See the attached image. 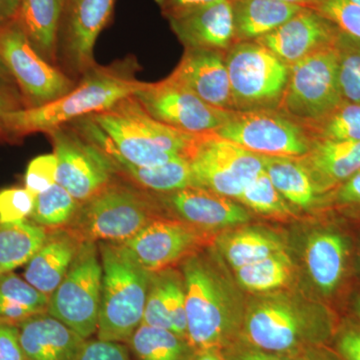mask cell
Here are the masks:
<instances>
[{
    "mask_svg": "<svg viewBox=\"0 0 360 360\" xmlns=\"http://www.w3.org/2000/svg\"><path fill=\"white\" fill-rule=\"evenodd\" d=\"M198 229L177 220L158 219L123 243L149 272L161 271L200 243Z\"/></svg>",
    "mask_w": 360,
    "mask_h": 360,
    "instance_id": "cell-16",
    "label": "cell"
},
{
    "mask_svg": "<svg viewBox=\"0 0 360 360\" xmlns=\"http://www.w3.org/2000/svg\"><path fill=\"white\" fill-rule=\"evenodd\" d=\"M49 231L25 221L0 224V274L27 264L46 241Z\"/></svg>",
    "mask_w": 360,
    "mask_h": 360,
    "instance_id": "cell-30",
    "label": "cell"
},
{
    "mask_svg": "<svg viewBox=\"0 0 360 360\" xmlns=\"http://www.w3.org/2000/svg\"><path fill=\"white\" fill-rule=\"evenodd\" d=\"M141 323L167 329L187 340L186 290L179 277L151 272Z\"/></svg>",
    "mask_w": 360,
    "mask_h": 360,
    "instance_id": "cell-25",
    "label": "cell"
},
{
    "mask_svg": "<svg viewBox=\"0 0 360 360\" xmlns=\"http://www.w3.org/2000/svg\"><path fill=\"white\" fill-rule=\"evenodd\" d=\"M340 34L338 26L328 18L303 7L290 20L255 41L291 66L312 52L336 44Z\"/></svg>",
    "mask_w": 360,
    "mask_h": 360,
    "instance_id": "cell-18",
    "label": "cell"
},
{
    "mask_svg": "<svg viewBox=\"0 0 360 360\" xmlns=\"http://www.w3.org/2000/svg\"><path fill=\"white\" fill-rule=\"evenodd\" d=\"M303 7L316 11L340 32L360 40V6L352 0H309Z\"/></svg>",
    "mask_w": 360,
    "mask_h": 360,
    "instance_id": "cell-38",
    "label": "cell"
},
{
    "mask_svg": "<svg viewBox=\"0 0 360 360\" xmlns=\"http://www.w3.org/2000/svg\"><path fill=\"white\" fill-rule=\"evenodd\" d=\"M103 266L97 340L127 343L143 317L151 272L123 243L99 241Z\"/></svg>",
    "mask_w": 360,
    "mask_h": 360,
    "instance_id": "cell-3",
    "label": "cell"
},
{
    "mask_svg": "<svg viewBox=\"0 0 360 360\" xmlns=\"http://www.w3.org/2000/svg\"><path fill=\"white\" fill-rule=\"evenodd\" d=\"M305 129L311 139L360 141V103L343 101L329 115Z\"/></svg>",
    "mask_w": 360,
    "mask_h": 360,
    "instance_id": "cell-34",
    "label": "cell"
},
{
    "mask_svg": "<svg viewBox=\"0 0 360 360\" xmlns=\"http://www.w3.org/2000/svg\"><path fill=\"white\" fill-rule=\"evenodd\" d=\"M214 134L257 155L302 158L311 137L303 125L277 108L232 111Z\"/></svg>",
    "mask_w": 360,
    "mask_h": 360,
    "instance_id": "cell-9",
    "label": "cell"
},
{
    "mask_svg": "<svg viewBox=\"0 0 360 360\" xmlns=\"http://www.w3.org/2000/svg\"><path fill=\"white\" fill-rule=\"evenodd\" d=\"M35 196L25 187L0 191V224H14L32 217Z\"/></svg>",
    "mask_w": 360,
    "mask_h": 360,
    "instance_id": "cell-39",
    "label": "cell"
},
{
    "mask_svg": "<svg viewBox=\"0 0 360 360\" xmlns=\"http://www.w3.org/2000/svg\"><path fill=\"white\" fill-rule=\"evenodd\" d=\"M315 360H335V359H330V357H323V359H315Z\"/></svg>",
    "mask_w": 360,
    "mask_h": 360,
    "instance_id": "cell-53",
    "label": "cell"
},
{
    "mask_svg": "<svg viewBox=\"0 0 360 360\" xmlns=\"http://www.w3.org/2000/svg\"><path fill=\"white\" fill-rule=\"evenodd\" d=\"M116 0H65L56 44V66L78 82L96 65L94 49L110 25Z\"/></svg>",
    "mask_w": 360,
    "mask_h": 360,
    "instance_id": "cell-13",
    "label": "cell"
},
{
    "mask_svg": "<svg viewBox=\"0 0 360 360\" xmlns=\"http://www.w3.org/2000/svg\"><path fill=\"white\" fill-rule=\"evenodd\" d=\"M319 194H328L360 172V141L311 139L307 155L298 158Z\"/></svg>",
    "mask_w": 360,
    "mask_h": 360,
    "instance_id": "cell-21",
    "label": "cell"
},
{
    "mask_svg": "<svg viewBox=\"0 0 360 360\" xmlns=\"http://www.w3.org/2000/svg\"><path fill=\"white\" fill-rule=\"evenodd\" d=\"M58 158L54 153L33 158L26 168L25 187L37 196L56 184Z\"/></svg>",
    "mask_w": 360,
    "mask_h": 360,
    "instance_id": "cell-40",
    "label": "cell"
},
{
    "mask_svg": "<svg viewBox=\"0 0 360 360\" xmlns=\"http://www.w3.org/2000/svg\"><path fill=\"white\" fill-rule=\"evenodd\" d=\"M20 2L21 0H0V28L16 20Z\"/></svg>",
    "mask_w": 360,
    "mask_h": 360,
    "instance_id": "cell-47",
    "label": "cell"
},
{
    "mask_svg": "<svg viewBox=\"0 0 360 360\" xmlns=\"http://www.w3.org/2000/svg\"><path fill=\"white\" fill-rule=\"evenodd\" d=\"M225 65L236 110L276 108L290 66L257 41H241L225 52Z\"/></svg>",
    "mask_w": 360,
    "mask_h": 360,
    "instance_id": "cell-7",
    "label": "cell"
},
{
    "mask_svg": "<svg viewBox=\"0 0 360 360\" xmlns=\"http://www.w3.org/2000/svg\"><path fill=\"white\" fill-rule=\"evenodd\" d=\"M336 348L343 360H360V326H345L338 336Z\"/></svg>",
    "mask_w": 360,
    "mask_h": 360,
    "instance_id": "cell-44",
    "label": "cell"
},
{
    "mask_svg": "<svg viewBox=\"0 0 360 360\" xmlns=\"http://www.w3.org/2000/svg\"><path fill=\"white\" fill-rule=\"evenodd\" d=\"M82 243L66 227L49 231L44 245L26 265L25 281L49 297L65 278Z\"/></svg>",
    "mask_w": 360,
    "mask_h": 360,
    "instance_id": "cell-24",
    "label": "cell"
},
{
    "mask_svg": "<svg viewBox=\"0 0 360 360\" xmlns=\"http://www.w3.org/2000/svg\"><path fill=\"white\" fill-rule=\"evenodd\" d=\"M236 44L255 41L302 11L303 6L277 0H232Z\"/></svg>",
    "mask_w": 360,
    "mask_h": 360,
    "instance_id": "cell-27",
    "label": "cell"
},
{
    "mask_svg": "<svg viewBox=\"0 0 360 360\" xmlns=\"http://www.w3.org/2000/svg\"><path fill=\"white\" fill-rule=\"evenodd\" d=\"M277 1L288 2V4H298V6H304L309 0H277Z\"/></svg>",
    "mask_w": 360,
    "mask_h": 360,
    "instance_id": "cell-51",
    "label": "cell"
},
{
    "mask_svg": "<svg viewBox=\"0 0 360 360\" xmlns=\"http://www.w3.org/2000/svg\"><path fill=\"white\" fill-rule=\"evenodd\" d=\"M356 311L357 314H359V316L360 317V297L359 298V300H357L356 302Z\"/></svg>",
    "mask_w": 360,
    "mask_h": 360,
    "instance_id": "cell-52",
    "label": "cell"
},
{
    "mask_svg": "<svg viewBox=\"0 0 360 360\" xmlns=\"http://www.w3.org/2000/svg\"><path fill=\"white\" fill-rule=\"evenodd\" d=\"M18 328L26 360H78L86 342L47 312L35 315Z\"/></svg>",
    "mask_w": 360,
    "mask_h": 360,
    "instance_id": "cell-22",
    "label": "cell"
},
{
    "mask_svg": "<svg viewBox=\"0 0 360 360\" xmlns=\"http://www.w3.org/2000/svg\"><path fill=\"white\" fill-rule=\"evenodd\" d=\"M234 360H292L283 354L265 352L259 348L253 347L250 349L239 352Z\"/></svg>",
    "mask_w": 360,
    "mask_h": 360,
    "instance_id": "cell-48",
    "label": "cell"
},
{
    "mask_svg": "<svg viewBox=\"0 0 360 360\" xmlns=\"http://www.w3.org/2000/svg\"><path fill=\"white\" fill-rule=\"evenodd\" d=\"M0 58L13 75L25 108L51 103L77 84L40 56L16 21L0 28Z\"/></svg>",
    "mask_w": 360,
    "mask_h": 360,
    "instance_id": "cell-10",
    "label": "cell"
},
{
    "mask_svg": "<svg viewBox=\"0 0 360 360\" xmlns=\"http://www.w3.org/2000/svg\"><path fill=\"white\" fill-rule=\"evenodd\" d=\"M187 341L196 352L217 350L231 340L236 315L224 285L205 262L191 257L184 267Z\"/></svg>",
    "mask_w": 360,
    "mask_h": 360,
    "instance_id": "cell-5",
    "label": "cell"
},
{
    "mask_svg": "<svg viewBox=\"0 0 360 360\" xmlns=\"http://www.w3.org/2000/svg\"><path fill=\"white\" fill-rule=\"evenodd\" d=\"M338 41L290 66L288 84L276 108L304 127L343 103L338 84Z\"/></svg>",
    "mask_w": 360,
    "mask_h": 360,
    "instance_id": "cell-6",
    "label": "cell"
},
{
    "mask_svg": "<svg viewBox=\"0 0 360 360\" xmlns=\"http://www.w3.org/2000/svg\"><path fill=\"white\" fill-rule=\"evenodd\" d=\"M167 21L186 15L217 0H155Z\"/></svg>",
    "mask_w": 360,
    "mask_h": 360,
    "instance_id": "cell-45",
    "label": "cell"
},
{
    "mask_svg": "<svg viewBox=\"0 0 360 360\" xmlns=\"http://www.w3.org/2000/svg\"><path fill=\"white\" fill-rule=\"evenodd\" d=\"M156 194L194 227L220 229L250 220L248 210L232 198L201 187L188 186L172 193Z\"/></svg>",
    "mask_w": 360,
    "mask_h": 360,
    "instance_id": "cell-20",
    "label": "cell"
},
{
    "mask_svg": "<svg viewBox=\"0 0 360 360\" xmlns=\"http://www.w3.org/2000/svg\"><path fill=\"white\" fill-rule=\"evenodd\" d=\"M238 200L262 214L288 215L291 213L290 202L277 191L265 170L246 186Z\"/></svg>",
    "mask_w": 360,
    "mask_h": 360,
    "instance_id": "cell-37",
    "label": "cell"
},
{
    "mask_svg": "<svg viewBox=\"0 0 360 360\" xmlns=\"http://www.w3.org/2000/svg\"><path fill=\"white\" fill-rule=\"evenodd\" d=\"M220 248L234 269L285 250L283 243L276 236L251 229H241L222 239Z\"/></svg>",
    "mask_w": 360,
    "mask_h": 360,
    "instance_id": "cell-32",
    "label": "cell"
},
{
    "mask_svg": "<svg viewBox=\"0 0 360 360\" xmlns=\"http://www.w3.org/2000/svg\"><path fill=\"white\" fill-rule=\"evenodd\" d=\"M189 162L193 186L236 200L264 170V156L214 134L201 135Z\"/></svg>",
    "mask_w": 360,
    "mask_h": 360,
    "instance_id": "cell-11",
    "label": "cell"
},
{
    "mask_svg": "<svg viewBox=\"0 0 360 360\" xmlns=\"http://www.w3.org/2000/svg\"><path fill=\"white\" fill-rule=\"evenodd\" d=\"M87 117L108 136L123 160L139 167H160L179 158L191 160L201 136L158 122L135 96Z\"/></svg>",
    "mask_w": 360,
    "mask_h": 360,
    "instance_id": "cell-2",
    "label": "cell"
},
{
    "mask_svg": "<svg viewBox=\"0 0 360 360\" xmlns=\"http://www.w3.org/2000/svg\"><path fill=\"white\" fill-rule=\"evenodd\" d=\"M193 360H224L217 350H205L196 354Z\"/></svg>",
    "mask_w": 360,
    "mask_h": 360,
    "instance_id": "cell-50",
    "label": "cell"
},
{
    "mask_svg": "<svg viewBox=\"0 0 360 360\" xmlns=\"http://www.w3.org/2000/svg\"><path fill=\"white\" fill-rule=\"evenodd\" d=\"M330 330L328 321L310 319L288 303L276 300L253 307L243 328L246 340L253 347L279 354L324 340Z\"/></svg>",
    "mask_w": 360,
    "mask_h": 360,
    "instance_id": "cell-14",
    "label": "cell"
},
{
    "mask_svg": "<svg viewBox=\"0 0 360 360\" xmlns=\"http://www.w3.org/2000/svg\"><path fill=\"white\" fill-rule=\"evenodd\" d=\"M236 270L238 283L250 291L266 292L283 288L292 276V262L285 250Z\"/></svg>",
    "mask_w": 360,
    "mask_h": 360,
    "instance_id": "cell-33",
    "label": "cell"
},
{
    "mask_svg": "<svg viewBox=\"0 0 360 360\" xmlns=\"http://www.w3.org/2000/svg\"><path fill=\"white\" fill-rule=\"evenodd\" d=\"M352 2H354V4H359L360 6V0H352Z\"/></svg>",
    "mask_w": 360,
    "mask_h": 360,
    "instance_id": "cell-54",
    "label": "cell"
},
{
    "mask_svg": "<svg viewBox=\"0 0 360 360\" xmlns=\"http://www.w3.org/2000/svg\"><path fill=\"white\" fill-rule=\"evenodd\" d=\"M65 0H21L16 23L37 52L56 65V44Z\"/></svg>",
    "mask_w": 360,
    "mask_h": 360,
    "instance_id": "cell-26",
    "label": "cell"
},
{
    "mask_svg": "<svg viewBox=\"0 0 360 360\" xmlns=\"http://www.w3.org/2000/svg\"><path fill=\"white\" fill-rule=\"evenodd\" d=\"M22 108H25V104L18 86H0V136L4 116Z\"/></svg>",
    "mask_w": 360,
    "mask_h": 360,
    "instance_id": "cell-46",
    "label": "cell"
},
{
    "mask_svg": "<svg viewBox=\"0 0 360 360\" xmlns=\"http://www.w3.org/2000/svg\"><path fill=\"white\" fill-rule=\"evenodd\" d=\"M49 300V296L13 272L0 274V323L20 326L35 315L47 312Z\"/></svg>",
    "mask_w": 360,
    "mask_h": 360,
    "instance_id": "cell-29",
    "label": "cell"
},
{
    "mask_svg": "<svg viewBox=\"0 0 360 360\" xmlns=\"http://www.w3.org/2000/svg\"><path fill=\"white\" fill-rule=\"evenodd\" d=\"M78 360H132L123 343L101 340H86Z\"/></svg>",
    "mask_w": 360,
    "mask_h": 360,
    "instance_id": "cell-41",
    "label": "cell"
},
{
    "mask_svg": "<svg viewBox=\"0 0 360 360\" xmlns=\"http://www.w3.org/2000/svg\"><path fill=\"white\" fill-rule=\"evenodd\" d=\"M134 56L112 63H96L79 78L68 94L45 105L7 113L2 120V143L16 144L35 134H47L63 125L112 108L118 101L135 96L146 86L136 75Z\"/></svg>",
    "mask_w": 360,
    "mask_h": 360,
    "instance_id": "cell-1",
    "label": "cell"
},
{
    "mask_svg": "<svg viewBox=\"0 0 360 360\" xmlns=\"http://www.w3.org/2000/svg\"><path fill=\"white\" fill-rule=\"evenodd\" d=\"M349 241L338 229L315 232L307 241L305 260L312 281L322 295L340 290L347 274Z\"/></svg>",
    "mask_w": 360,
    "mask_h": 360,
    "instance_id": "cell-23",
    "label": "cell"
},
{
    "mask_svg": "<svg viewBox=\"0 0 360 360\" xmlns=\"http://www.w3.org/2000/svg\"><path fill=\"white\" fill-rule=\"evenodd\" d=\"M127 343L135 360H193L198 354L186 338L146 324L139 326Z\"/></svg>",
    "mask_w": 360,
    "mask_h": 360,
    "instance_id": "cell-31",
    "label": "cell"
},
{
    "mask_svg": "<svg viewBox=\"0 0 360 360\" xmlns=\"http://www.w3.org/2000/svg\"><path fill=\"white\" fill-rule=\"evenodd\" d=\"M0 86H16L13 75L9 72L6 63L0 58Z\"/></svg>",
    "mask_w": 360,
    "mask_h": 360,
    "instance_id": "cell-49",
    "label": "cell"
},
{
    "mask_svg": "<svg viewBox=\"0 0 360 360\" xmlns=\"http://www.w3.org/2000/svg\"><path fill=\"white\" fill-rule=\"evenodd\" d=\"M58 158L56 184L82 203L117 177L108 155L72 123L49 134Z\"/></svg>",
    "mask_w": 360,
    "mask_h": 360,
    "instance_id": "cell-12",
    "label": "cell"
},
{
    "mask_svg": "<svg viewBox=\"0 0 360 360\" xmlns=\"http://www.w3.org/2000/svg\"><path fill=\"white\" fill-rule=\"evenodd\" d=\"M264 156V170L272 184L290 205L310 208L319 200V191L298 158Z\"/></svg>",
    "mask_w": 360,
    "mask_h": 360,
    "instance_id": "cell-28",
    "label": "cell"
},
{
    "mask_svg": "<svg viewBox=\"0 0 360 360\" xmlns=\"http://www.w3.org/2000/svg\"><path fill=\"white\" fill-rule=\"evenodd\" d=\"M326 196L329 202L335 207L360 213V172Z\"/></svg>",
    "mask_w": 360,
    "mask_h": 360,
    "instance_id": "cell-42",
    "label": "cell"
},
{
    "mask_svg": "<svg viewBox=\"0 0 360 360\" xmlns=\"http://www.w3.org/2000/svg\"><path fill=\"white\" fill-rule=\"evenodd\" d=\"M80 202L59 184L35 196L32 219L47 229H61L75 217Z\"/></svg>",
    "mask_w": 360,
    "mask_h": 360,
    "instance_id": "cell-35",
    "label": "cell"
},
{
    "mask_svg": "<svg viewBox=\"0 0 360 360\" xmlns=\"http://www.w3.org/2000/svg\"><path fill=\"white\" fill-rule=\"evenodd\" d=\"M168 77L210 105L236 111L225 65V52L184 47L179 65Z\"/></svg>",
    "mask_w": 360,
    "mask_h": 360,
    "instance_id": "cell-17",
    "label": "cell"
},
{
    "mask_svg": "<svg viewBox=\"0 0 360 360\" xmlns=\"http://www.w3.org/2000/svg\"><path fill=\"white\" fill-rule=\"evenodd\" d=\"M338 49V84L342 101L360 103V40L341 32Z\"/></svg>",
    "mask_w": 360,
    "mask_h": 360,
    "instance_id": "cell-36",
    "label": "cell"
},
{
    "mask_svg": "<svg viewBox=\"0 0 360 360\" xmlns=\"http://www.w3.org/2000/svg\"><path fill=\"white\" fill-rule=\"evenodd\" d=\"M0 360H26L18 326L0 323Z\"/></svg>",
    "mask_w": 360,
    "mask_h": 360,
    "instance_id": "cell-43",
    "label": "cell"
},
{
    "mask_svg": "<svg viewBox=\"0 0 360 360\" xmlns=\"http://www.w3.org/2000/svg\"><path fill=\"white\" fill-rule=\"evenodd\" d=\"M155 219L153 194L115 179L80 203L65 227L82 241L124 243Z\"/></svg>",
    "mask_w": 360,
    "mask_h": 360,
    "instance_id": "cell-4",
    "label": "cell"
},
{
    "mask_svg": "<svg viewBox=\"0 0 360 360\" xmlns=\"http://www.w3.org/2000/svg\"><path fill=\"white\" fill-rule=\"evenodd\" d=\"M94 241H82L68 274L49 296L47 314L84 340L96 335L101 309L103 266Z\"/></svg>",
    "mask_w": 360,
    "mask_h": 360,
    "instance_id": "cell-8",
    "label": "cell"
},
{
    "mask_svg": "<svg viewBox=\"0 0 360 360\" xmlns=\"http://www.w3.org/2000/svg\"><path fill=\"white\" fill-rule=\"evenodd\" d=\"M168 22L184 47L226 52L236 44L232 0H217Z\"/></svg>",
    "mask_w": 360,
    "mask_h": 360,
    "instance_id": "cell-19",
    "label": "cell"
},
{
    "mask_svg": "<svg viewBox=\"0 0 360 360\" xmlns=\"http://www.w3.org/2000/svg\"><path fill=\"white\" fill-rule=\"evenodd\" d=\"M135 97L151 117L191 134H214L232 112L210 105L169 77L148 82Z\"/></svg>",
    "mask_w": 360,
    "mask_h": 360,
    "instance_id": "cell-15",
    "label": "cell"
}]
</instances>
